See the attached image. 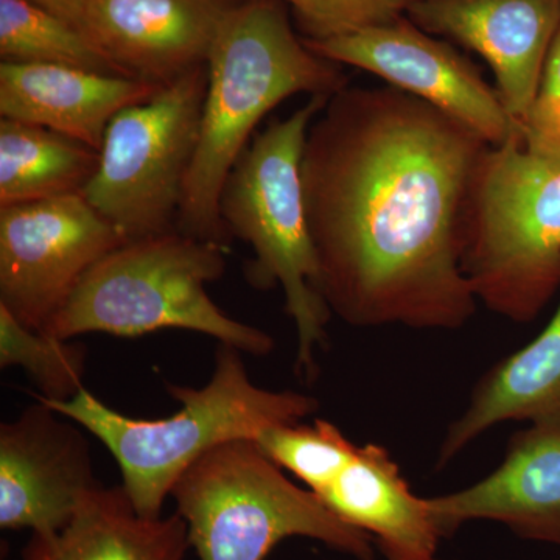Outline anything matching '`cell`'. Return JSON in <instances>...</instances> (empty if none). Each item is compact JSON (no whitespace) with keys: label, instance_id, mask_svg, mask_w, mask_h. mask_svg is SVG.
Wrapping results in <instances>:
<instances>
[{"label":"cell","instance_id":"obj_1","mask_svg":"<svg viewBox=\"0 0 560 560\" xmlns=\"http://www.w3.org/2000/svg\"><path fill=\"white\" fill-rule=\"evenodd\" d=\"M489 143L415 95L346 86L313 120L302 191L331 315L360 329L456 330L478 301L460 220Z\"/></svg>","mask_w":560,"mask_h":560},{"label":"cell","instance_id":"obj_2","mask_svg":"<svg viewBox=\"0 0 560 560\" xmlns=\"http://www.w3.org/2000/svg\"><path fill=\"white\" fill-rule=\"evenodd\" d=\"M206 68L200 138L184 183L176 231L228 250L232 237L221 219V191L257 125L291 95L331 97L348 81L331 61L296 38L278 0L232 5Z\"/></svg>","mask_w":560,"mask_h":560},{"label":"cell","instance_id":"obj_3","mask_svg":"<svg viewBox=\"0 0 560 560\" xmlns=\"http://www.w3.org/2000/svg\"><path fill=\"white\" fill-rule=\"evenodd\" d=\"M242 353L219 342L209 383L201 388L167 383L168 396L180 404L171 418H128L86 388L66 401L35 399L94 434L116 459L135 510L161 517L173 486L205 453L224 442L257 441L267 430L318 411L316 397L254 385Z\"/></svg>","mask_w":560,"mask_h":560},{"label":"cell","instance_id":"obj_4","mask_svg":"<svg viewBox=\"0 0 560 560\" xmlns=\"http://www.w3.org/2000/svg\"><path fill=\"white\" fill-rule=\"evenodd\" d=\"M460 268L490 312L540 315L560 291V161L522 140L488 147L464 202Z\"/></svg>","mask_w":560,"mask_h":560},{"label":"cell","instance_id":"obj_5","mask_svg":"<svg viewBox=\"0 0 560 560\" xmlns=\"http://www.w3.org/2000/svg\"><path fill=\"white\" fill-rule=\"evenodd\" d=\"M226 253L176 230L127 242L84 275L43 331L72 340L84 334L138 338L190 330L249 355H268L271 335L228 316L206 290L224 275Z\"/></svg>","mask_w":560,"mask_h":560},{"label":"cell","instance_id":"obj_6","mask_svg":"<svg viewBox=\"0 0 560 560\" xmlns=\"http://www.w3.org/2000/svg\"><path fill=\"white\" fill-rule=\"evenodd\" d=\"M329 98L315 95L259 132L232 167L220 200L232 241L238 238L253 249L245 267L249 285H279L285 294V312L298 330L296 366L305 378L315 375L316 350L326 348L327 324L334 316L320 296L301 179L305 139Z\"/></svg>","mask_w":560,"mask_h":560},{"label":"cell","instance_id":"obj_7","mask_svg":"<svg viewBox=\"0 0 560 560\" xmlns=\"http://www.w3.org/2000/svg\"><path fill=\"white\" fill-rule=\"evenodd\" d=\"M171 497L200 560H265L291 537L375 559L370 534L338 517L311 489L291 482L256 441L224 442L205 453L180 475Z\"/></svg>","mask_w":560,"mask_h":560},{"label":"cell","instance_id":"obj_8","mask_svg":"<svg viewBox=\"0 0 560 560\" xmlns=\"http://www.w3.org/2000/svg\"><path fill=\"white\" fill-rule=\"evenodd\" d=\"M206 90L205 65L110 120L97 172L81 195L125 241L176 230L184 183L200 138Z\"/></svg>","mask_w":560,"mask_h":560},{"label":"cell","instance_id":"obj_9","mask_svg":"<svg viewBox=\"0 0 560 560\" xmlns=\"http://www.w3.org/2000/svg\"><path fill=\"white\" fill-rule=\"evenodd\" d=\"M125 243L81 194L0 208V305L43 330L84 275Z\"/></svg>","mask_w":560,"mask_h":560},{"label":"cell","instance_id":"obj_10","mask_svg":"<svg viewBox=\"0 0 560 560\" xmlns=\"http://www.w3.org/2000/svg\"><path fill=\"white\" fill-rule=\"evenodd\" d=\"M304 43L326 60L368 70L396 90L429 103L467 125L490 147L511 140L523 142L522 128L478 69L411 22L399 18L348 35Z\"/></svg>","mask_w":560,"mask_h":560},{"label":"cell","instance_id":"obj_11","mask_svg":"<svg viewBox=\"0 0 560 560\" xmlns=\"http://www.w3.org/2000/svg\"><path fill=\"white\" fill-rule=\"evenodd\" d=\"M101 486L79 423L44 401L0 425V528L54 539Z\"/></svg>","mask_w":560,"mask_h":560},{"label":"cell","instance_id":"obj_12","mask_svg":"<svg viewBox=\"0 0 560 560\" xmlns=\"http://www.w3.org/2000/svg\"><path fill=\"white\" fill-rule=\"evenodd\" d=\"M408 13L423 32L488 61L501 102L523 131L560 28V0H419Z\"/></svg>","mask_w":560,"mask_h":560},{"label":"cell","instance_id":"obj_13","mask_svg":"<svg viewBox=\"0 0 560 560\" xmlns=\"http://www.w3.org/2000/svg\"><path fill=\"white\" fill-rule=\"evenodd\" d=\"M427 503L442 539L466 523L488 521L523 540L560 548V427L517 431L492 474Z\"/></svg>","mask_w":560,"mask_h":560},{"label":"cell","instance_id":"obj_14","mask_svg":"<svg viewBox=\"0 0 560 560\" xmlns=\"http://www.w3.org/2000/svg\"><path fill=\"white\" fill-rule=\"evenodd\" d=\"M228 0H91L88 33L130 79L165 86L208 62Z\"/></svg>","mask_w":560,"mask_h":560},{"label":"cell","instance_id":"obj_15","mask_svg":"<svg viewBox=\"0 0 560 560\" xmlns=\"http://www.w3.org/2000/svg\"><path fill=\"white\" fill-rule=\"evenodd\" d=\"M162 86L57 65L0 62V116L38 125L101 151L110 120Z\"/></svg>","mask_w":560,"mask_h":560},{"label":"cell","instance_id":"obj_16","mask_svg":"<svg viewBox=\"0 0 560 560\" xmlns=\"http://www.w3.org/2000/svg\"><path fill=\"white\" fill-rule=\"evenodd\" d=\"M338 517L370 534L386 560H431L442 539L427 499L415 495L385 447L359 445L323 492Z\"/></svg>","mask_w":560,"mask_h":560},{"label":"cell","instance_id":"obj_17","mask_svg":"<svg viewBox=\"0 0 560 560\" xmlns=\"http://www.w3.org/2000/svg\"><path fill=\"white\" fill-rule=\"evenodd\" d=\"M511 420L560 427V302L528 346L493 364L471 389L469 404L445 431L438 469L486 431Z\"/></svg>","mask_w":560,"mask_h":560},{"label":"cell","instance_id":"obj_18","mask_svg":"<svg viewBox=\"0 0 560 560\" xmlns=\"http://www.w3.org/2000/svg\"><path fill=\"white\" fill-rule=\"evenodd\" d=\"M187 523L178 512L142 517L124 486H101L54 539L32 536L35 560H187Z\"/></svg>","mask_w":560,"mask_h":560},{"label":"cell","instance_id":"obj_19","mask_svg":"<svg viewBox=\"0 0 560 560\" xmlns=\"http://www.w3.org/2000/svg\"><path fill=\"white\" fill-rule=\"evenodd\" d=\"M101 151L60 132L0 120V208L81 194L95 175Z\"/></svg>","mask_w":560,"mask_h":560},{"label":"cell","instance_id":"obj_20","mask_svg":"<svg viewBox=\"0 0 560 560\" xmlns=\"http://www.w3.org/2000/svg\"><path fill=\"white\" fill-rule=\"evenodd\" d=\"M0 55L2 61L127 77L90 35L25 0H0Z\"/></svg>","mask_w":560,"mask_h":560},{"label":"cell","instance_id":"obj_21","mask_svg":"<svg viewBox=\"0 0 560 560\" xmlns=\"http://www.w3.org/2000/svg\"><path fill=\"white\" fill-rule=\"evenodd\" d=\"M88 350L43 330L31 329L0 305V368H21L40 394L35 397L66 401L83 389Z\"/></svg>","mask_w":560,"mask_h":560},{"label":"cell","instance_id":"obj_22","mask_svg":"<svg viewBox=\"0 0 560 560\" xmlns=\"http://www.w3.org/2000/svg\"><path fill=\"white\" fill-rule=\"evenodd\" d=\"M261 452L304 482L312 492H323L345 469L359 445L350 442L329 420L316 419L267 430L256 441Z\"/></svg>","mask_w":560,"mask_h":560},{"label":"cell","instance_id":"obj_23","mask_svg":"<svg viewBox=\"0 0 560 560\" xmlns=\"http://www.w3.org/2000/svg\"><path fill=\"white\" fill-rule=\"evenodd\" d=\"M307 39L320 40L359 32L401 18L419 0H285Z\"/></svg>","mask_w":560,"mask_h":560},{"label":"cell","instance_id":"obj_24","mask_svg":"<svg viewBox=\"0 0 560 560\" xmlns=\"http://www.w3.org/2000/svg\"><path fill=\"white\" fill-rule=\"evenodd\" d=\"M523 145L560 161V28L548 50L536 101L523 125Z\"/></svg>","mask_w":560,"mask_h":560},{"label":"cell","instance_id":"obj_25","mask_svg":"<svg viewBox=\"0 0 560 560\" xmlns=\"http://www.w3.org/2000/svg\"><path fill=\"white\" fill-rule=\"evenodd\" d=\"M25 2L49 11L90 35L88 21H90L91 0H25Z\"/></svg>","mask_w":560,"mask_h":560},{"label":"cell","instance_id":"obj_26","mask_svg":"<svg viewBox=\"0 0 560 560\" xmlns=\"http://www.w3.org/2000/svg\"><path fill=\"white\" fill-rule=\"evenodd\" d=\"M22 560H35V558H33V556L31 555V552H28L27 550L24 551V558H22Z\"/></svg>","mask_w":560,"mask_h":560},{"label":"cell","instance_id":"obj_27","mask_svg":"<svg viewBox=\"0 0 560 560\" xmlns=\"http://www.w3.org/2000/svg\"><path fill=\"white\" fill-rule=\"evenodd\" d=\"M431 560H440V559H438V558H434V559H431Z\"/></svg>","mask_w":560,"mask_h":560}]
</instances>
